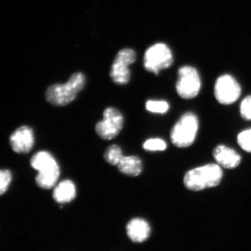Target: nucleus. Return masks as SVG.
I'll list each match as a JSON object with an SVG mask.
<instances>
[{
	"instance_id": "f257e3e1",
	"label": "nucleus",
	"mask_w": 251,
	"mask_h": 251,
	"mask_svg": "<svg viewBox=\"0 0 251 251\" xmlns=\"http://www.w3.org/2000/svg\"><path fill=\"white\" fill-rule=\"evenodd\" d=\"M86 78L82 73L72 74L65 84H54L46 92L48 101L55 106H65L76 99L77 94L85 87Z\"/></svg>"
},
{
	"instance_id": "f03ea898",
	"label": "nucleus",
	"mask_w": 251,
	"mask_h": 251,
	"mask_svg": "<svg viewBox=\"0 0 251 251\" xmlns=\"http://www.w3.org/2000/svg\"><path fill=\"white\" fill-rule=\"evenodd\" d=\"M31 166L38 171L36 183L43 189L55 186L60 175V168L52 153L47 151L36 153L30 160Z\"/></svg>"
},
{
	"instance_id": "7ed1b4c3",
	"label": "nucleus",
	"mask_w": 251,
	"mask_h": 251,
	"mask_svg": "<svg viewBox=\"0 0 251 251\" xmlns=\"http://www.w3.org/2000/svg\"><path fill=\"white\" fill-rule=\"evenodd\" d=\"M222 178V169L219 165L207 164L187 172L184 183L188 190L199 191L217 186Z\"/></svg>"
},
{
	"instance_id": "20e7f679",
	"label": "nucleus",
	"mask_w": 251,
	"mask_h": 251,
	"mask_svg": "<svg viewBox=\"0 0 251 251\" xmlns=\"http://www.w3.org/2000/svg\"><path fill=\"white\" fill-rule=\"evenodd\" d=\"M198 130V117L192 112H187L181 117L172 128V143L177 148H188L194 143Z\"/></svg>"
},
{
	"instance_id": "39448f33",
	"label": "nucleus",
	"mask_w": 251,
	"mask_h": 251,
	"mask_svg": "<svg viewBox=\"0 0 251 251\" xmlns=\"http://www.w3.org/2000/svg\"><path fill=\"white\" fill-rule=\"evenodd\" d=\"M173 63L171 49L166 44L158 43L149 48L144 56V67L148 72L158 75Z\"/></svg>"
},
{
	"instance_id": "423d86ee",
	"label": "nucleus",
	"mask_w": 251,
	"mask_h": 251,
	"mask_svg": "<svg viewBox=\"0 0 251 251\" xmlns=\"http://www.w3.org/2000/svg\"><path fill=\"white\" fill-rule=\"evenodd\" d=\"M201 87V78L195 68L186 66L179 69L176 83V90L181 98H195L199 94Z\"/></svg>"
},
{
	"instance_id": "0eeeda50",
	"label": "nucleus",
	"mask_w": 251,
	"mask_h": 251,
	"mask_svg": "<svg viewBox=\"0 0 251 251\" xmlns=\"http://www.w3.org/2000/svg\"><path fill=\"white\" fill-rule=\"evenodd\" d=\"M124 126V117L120 110L109 107L104 110L103 119L95 127L96 132L103 140L116 138L121 132Z\"/></svg>"
},
{
	"instance_id": "6e6552de",
	"label": "nucleus",
	"mask_w": 251,
	"mask_h": 251,
	"mask_svg": "<svg viewBox=\"0 0 251 251\" xmlns=\"http://www.w3.org/2000/svg\"><path fill=\"white\" fill-rule=\"evenodd\" d=\"M136 60L133 49H124L117 53L110 71V77L117 85H126L129 82L130 72L128 67Z\"/></svg>"
},
{
	"instance_id": "1a4fd4ad",
	"label": "nucleus",
	"mask_w": 251,
	"mask_h": 251,
	"mask_svg": "<svg viewBox=\"0 0 251 251\" xmlns=\"http://www.w3.org/2000/svg\"><path fill=\"white\" fill-rule=\"evenodd\" d=\"M241 92L240 85L231 75H222L216 80L214 94L216 100L223 105L234 103L240 97Z\"/></svg>"
},
{
	"instance_id": "9d476101",
	"label": "nucleus",
	"mask_w": 251,
	"mask_h": 251,
	"mask_svg": "<svg viewBox=\"0 0 251 251\" xmlns=\"http://www.w3.org/2000/svg\"><path fill=\"white\" fill-rule=\"evenodd\" d=\"M10 143L15 152H29L34 145V131L30 127L23 126L15 130L11 135Z\"/></svg>"
},
{
	"instance_id": "9b49d317",
	"label": "nucleus",
	"mask_w": 251,
	"mask_h": 251,
	"mask_svg": "<svg viewBox=\"0 0 251 251\" xmlns=\"http://www.w3.org/2000/svg\"><path fill=\"white\" fill-rule=\"evenodd\" d=\"M126 232L130 240L136 243H142L150 237L151 227L146 220L135 218L130 220L127 224Z\"/></svg>"
},
{
	"instance_id": "f8f14e48",
	"label": "nucleus",
	"mask_w": 251,
	"mask_h": 251,
	"mask_svg": "<svg viewBox=\"0 0 251 251\" xmlns=\"http://www.w3.org/2000/svg\"><path fill=\"white\" fill-rule=\"evenodd\" d=\"M214 159L222 167L227 169L237 168L241 163V156L232 149L225 145L216 147L213 151Z\"/></svg>"
},
{
	"instance_id": "ddd939ff",
	"label": "nucleus",
	"mask_w": 251,
	"mask_h": 251,
	"mask_svg": "<svg viewBox=\"0 0 251 251\" xmlns=\"http://www.w3.org/2000/svg\"><path fill=\"white\" fill-rule=\"evenodd\" d=\"M76 195V187L74 181L66 179L54 187L52 197L59 204H65L74 201Z\"/></svg>"
},
{
	"instance_id": "4468645a",
	"label": "nucleus",
	"mask_w": 251,
	"mask_h": 251,
	"mask_svg": "<svg viewBox=\"0 0 251 251\" xmlns=\"http://www.w3.org/2000/svg\"><path fill=\"white\" fill-rule=\"evenodd\" d=\"M117 168L122 174L137 176L143 172V162L139 157L136 156H124L117 165Z\"/></svg>"
},
{
	"instance_id": "2eb2a0df",
	"label": "nucleus",
	"mask_w": 251,
	"mask_h": 251,
	"mask_svg": "<svg viewBox=\"0 0 251 251\" xmlns=\"http://www.w3.org/2000/svg\"><path fill=\"white\" fill-rule=\"evenodd\" d=\"M123 157V152H122L121 148L116 145L109 147L104 153V158H105V161L112 166H117Z\"/></svg>"
},
{
	"instance_id": "dca6fc26",
	"label": "nucleus",
	"mask_w": 251,
	"mask_h": 251,
	"mask_svg": "<svg viewBox=\"0 0 251 251\" xmlns=\"http://www.w3.org/2000/svg\"><path fill=\"white\" fill-rule=\"evenodd\" d=\"M146 110L151 113L166 114L169 110V103L165 100H148L145 104Z\"/></svg>"
},
{
	"instance_id": "f3484780",
	"label": "nucleus",
	"mask_w": 251,
	"mask_h": 251,
	"mask_svg": "<svg viewBox=\"0 0 251 251\" xmlns=\"http://www.w3.org/2000/svg\"><path fill=\"white\" fill-rule=\"evenodd\" d=\"M144 150L150 151H164L167 148V144L161 138H150L143 143Z\"/></svg>"
},
{
	"instance_id": "a211bd4d",
	"label": "nucleus",
	"mask_w": 251,
	"mask_h": 251,
	"mask_svg": "<svg viewBox=\"0 0 251 251\" xmlns=\"http://www.w3.org/2000/svg\"><path fill=\"white\" fill-rule=\"evenodd\" d=\"M237 142L244 151L251 153V128L239 133L237 137Z\"/></svg>"
},
{
	"instance_id": "6ab92c4d",
	"label": "nucleus",
	"mask_w": 251,
	"mask_h": 251,
	"mask_svg": "<svg viewBox=\"0 0 251 251\" xmlns=\"http://www.w3.org/2000/svg\"><path fill=\"white\" fill-rule=\"evenodd\" d=\"M12 180V175L8 170H0V196L4 194Z\"/></svg>"
},
{
	"instance_id": "aec40b11",
	"label": "nucleus",
	"mask_w": 251,
	"mask_h": 251,
	"mask_svg": "<svg viewBox=\"0 0 251 251\" xmlns=\"http://www.w3.org/2000/svg\"><path fill=\"white\" fill-rule=\"evenodd\" d=\"M240 114L243 119L251 121V95L248 96L242 100L240 106Z\"/></svg>"
}]
</instances>
